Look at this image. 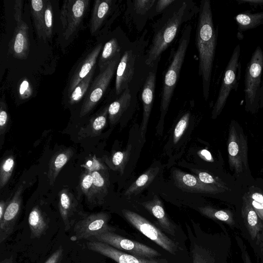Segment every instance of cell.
Here are the masks:
<instances>
[{
  "instance_id": "cell-1",
  "label": "cell",
  "mask_w": 263,
  "mask_h": 263,
  "mask_svg": "<svg viewBox=\"0 0 263 263\" xmlns=\"http://www.w3.org/2000/svg\"><path fill=\"white\" fill-rule=\"evenodd\" d=\"M185 226L191 263H228L231 241L223 225L222 232L214 234L206 232L194 221Z\"/></svg>"
},
{
  "instance_id": "cell-2",
  "label": "cell",
  "mask_w": 263,
  "mask_h": 263,
  "mask_svg": "<svg viewBox=\"0 0 263 263\" xmlns=\"http://www.w3.org/2000/svg\"><path fill=\"white\" fill-rule=\"evenodd\" d=\"M217 39L211 2L202 0L199 8L195 41L199 55V75L202 78L203 96L205 100L210 95Z\"/></svg>"
},
{
  "instance_id": "cell-3",
  "label": "cell",
  "mask_w": 263,
  "mask_h": 263,
  "mask_svg": "<svg viewBox=\"0 0 263 263\" xmlns=\"http://www.w3.org/2000/svg\"><path fill=\"white\" fill-rule=\"evenodd\" d=\"M262 72L263 51L258 45L247 65L245 74V109L252 114L260 108Z\"/></svg>"
},
{
  "instance_id": "cell-4",
  "label": "cell",
  "mask_w": 263,
  "mask_h": 263,
  "mask_svg": "<svg viewBox=\"0 0 263 263\" xmlns=\"http://www.w3.org/2000/svg\"><path fill=\"white\" fill-rule=\"evenodd\" d=\"M191 30V25H187L184 28L173 60L165 73L161 95V118H163L168 109L179 79L180 72L190 42Z\"/></svg>"
},
{
  "instance_id": "cell-5",
  "label": "cell",
  "mask_w": 263,
  "mask_h": 263,
  "mask_svg": "<svg viewBox=\"0 0 263 263\" xmlns=\"http://www.w3.org/2000/svg\"><path fill=\"white\" fill-rule=\"evenodd\" d=\"M187 5L186 2H183L167 22L155 33L146 60L147 65H153L174 40L183 23Z\"/></svg>"
},
{
  "instance_id": "cell-6",
  "label": "cell",
  "mask_w": 263,
  "mask_h": 263,
  "mask_svg": "<svg viewBox=\"0 0 263 263\" xmlns=\"http://www.w3.org/2000/svg\"><path fill=\"white\" fill-rule=\"evenodd\" d=\"M122 213L134 228L171 255H179L181 252H183V246L176 238L168 236L144 217L126 209L122 210Z\"/></svg>"
},
{
  "instance_id": "cell-7",
  "label": "cell",
  "mask_w": 263,
  "mask_h": 263,
  "mask_svg": "<svg viewBox=\"0 0 263 263\" xmlns=\"http://www.w3.org/2000/svg\"><path fill=\"white\" fill-rule=\"evenodd\" d=\"M240 46L234 48L225 69L218 96L212 111V118L216 119L222 111L231 91H236L241 78Z\"/></svg>"
},
{
  "instance_id": "cell-8",
  "label": "cell",
  "mask_w": 263,
  "mask_h": 263,
  "mask_svg": "<svg viewBox=\"0 0 263 263\" xmlns=\"http://www.w3.org/2000/svg\"><path fill=\"white\" fill-rule=\"evenodd\" d=\"M248 142L239 125L232 121L228 140V152L230 168L239 175L248 167Z\"/></svg>"
},
{
  "instance_id": "cell-9",
  "label": "cell",
  "mask_w": 263,
  "mask_h": 263,
  "mask_svg": "<svg viewBox=\"0 0 263 263\" xmlns=\"http://www.w3.org/2000/svg\"><path fill=\"white\" fill-rule=\"evenodd\" d=\"M90 240L107 243L120 251L144 258H156L162 254L156 250L139 242L123 237L113 232L107 231L94 236Z\"/></svg>"
},
{
  "instance_id": "cell-10",
  "label": "cell",
  "mask_w": 263,
  "mask_h": 263,
  "mask_svg": "<svg viewBox=\"0 0 263 263\" xmlns=\"http://www.w3.org/2000/svg\"><path fill=\"white\" fill-rule=\"evenodd\" d=\"M120 55L112 61L92 82L86 95L80 112L82 117L88 114L95 107L103 97L107 88L120 61Z\"/></svg>"
},
{
  "instance_id": "cell-11",
  "label": "cell",
  "mask_w": 263,
  "mask_h": 263,
  "mask_svg": "<svg viewBox=\"0 0 263 263\" xmlns=\"http://www.w3.org/2000/svg\"><path fill=\"white\" fill-rule=\"evenodd\" d=\"M89 4V0H65L60 11L63 35L68 39L81 25Z\"/></svg>"
},
{
  "instance_id": "cell-12",
  "label": "cell",
  "mask_w": 263,
  "mask_h": 263,
  "mask_svg": "<svg viewBox=\"0 0 263 263\" xmlns=\"http://www.w3.org/2000/svg\"><path fill=\"white\" fill-rule=\"evenodd\" d=\"M109 215L104 212L91 214L79 220L73 228V241L89 239L102 232L112 230L108 225Z\"/></svg>"
},
{
  "instance_id": "cell-13",
  "label": "cell",
  "mask_w": 263,
  "mask_h": 263,
  "mask_svg": "<svg viewBox=\"0 0 263 263\" xmlns=\"http://www.w3.org/2000/svg\"><path fill=\"white\" fill-rule=\"evenodd\" d=\"M87 248L115 261L117 263H170L166 258H144L120 251L102 242L89 240Z\"/></svg>"
},
{
  "instance_id": "cell-14",
  "label": "cell",
  "mask_w": 263,
  "mask_h": 263,
  "mask_svg": "<svg viewBox=\"0 0 263 263\" xmlns=\"http://www.w3.org/2000/svg\"><path fill=\"white\" fill-rule=\"evenodd\" d=\"M24 183L17 187L5 211L3 218L0 221V242L2 243L11 235L20 213Z\"/></svg>"
},
{
  "instance_id": "cell-15",
  "label": "cell",
  "mask_w": 263,
  "mask_h": 263,
  "mask_svg": "<svg viewBox=\"0 0 263 263\" xmlns=\"http://www.w3.org/2000/svg\"><path fill=\"white\" fill-rule=\"evenodd\" d=\"M242 220L240 231L250 245L256 241L263 231V221L246 197L241 211Z\"/></svg>"
},
{
  "instance_id": "cell-16",
  "label": "cell",
  "mask_w": 263,
  "mask_h": 263,
  "mask_svg": "<svg viewBox=\"0 0 263 263\" xmlns=\"http://www.w3.org/2000/svg\"><path fill=\"white\" fill-rule=\"evenodd\" d=\"M175 184L182 191L206 194H216L224 190L216 186L202 182L196 176L186 173L180 170L173 171Z\"/></svg>"
},
{
  "instance_id": "cell-17",
  "label": "cell",
  "mask_w": 263,
  "mask_h": 263,
  "mask_svg": "<svg viewBox=\"0 0 263 263\" xmlns=\"http://www.w3.org/2000/svg\"><path fill=\"white\" fill-rule=\"evenodd\" d=\"M141 204L157 219L158 225L164 232L174 238H178L179 230L167 217L162 202L157 195H155L152 200L142 202Z\"/></svg>"
},
{
  "instance_id": "cell-18",
  "label": "cell",
  "mask_w": 263,
  "mask_h": 263,
  "mask_svg": "<svg viewBox=\"0 0 263 263\" xmlns=\"http://www.w3.org/2000/svg\"><path fill=\"white\" fill-rule=\"evenodd\" d=\"M135 57L132 50H127L121 58L116 70V93L119 95L127 87L134 73Z\"/></svg>"
},
{
  "instance_id": "cell-19",
  "label": "cell",
  "mask_w": 263,
  "mask_h": 263,
  "mask_svg": "<svg viewBox=\"0 0 263 263\" xmlns=\"http://www.w3.org/2000/svg\"><path fill=\"white\" fill-rule=\"evenodd\" d=\"M28 26L23 20L16 23L13 36L9 43V51L15 58L24 60L29 53Z\"/></svg>"
},
{
  "instance_id": "cell-20",
  "label": "cell",
  "mask_w": 263,
  "mask_h": 263,
  "mask_svg": "<svg viewBox=\"0 0 263 263\" xmlns=\"http://www.w3.org/2000/svg\"><path fill=\"white\" fill-rule=\"evenodd\" d=\"M156 72L151 71L144 84L141 98L143 105V115L140 127L141 138L145 139L148 120L151 115L155 96Z\"/></svg>"
},
{
  "instance_id": "cell-21",
  "label": "cell",
  "mask_w": 263,
  "mask_h": 263,
  "mask_svg": "<svg viewBox=\"0 0 263 263\" xmlns=\"http://www.w3.org/2000/svg\"><path fill=\"white\" fill-rule=\"evenodd\" d=\"M59 209L63 221L65 230L67 231L72 227L78 214V202L71 193L63 189L59 193Z\"/></svg>"
},
{
  "instance_id": "cell-22",
  "label": "cell",
  "mask_w": 263,
  "mask_h": 263,
  "mask_svg": "<svg viewBox=\"0 0 263 263\" xmlns=\"http://www.w3.org/2000/svg\"><path fill=\"white\" fill-rule=\"evenodd\" d=\"M102 44L97 45L76 68L70 81L68 92L70 95L77 85L91 71L102 49Z\"/></svg>"
},
{
  "instance_id": "cell-23",
  "label": "cell",
  "mask_w": 263,
  "mask_h": 263,
  "mask_svg": "<svg viewBox=\"0 0 263 263\" xmlns=\"http://www.w3.org/2000/svg\"><path fill=\"white\" fill-rule=\"evenodd\" d=\"M112 0H96L93 4L90 20V32L93 34L100 29L109 15L112 6Z\"/></svg>"
},
{
  "instance_id": "cell-24",
  "label": "cell",
  "mask_w": 263,
  "mask_h": 263,
  "mask_svg": "<svg viewBox=\"0 0 263 263\" xmlns=\"http://www.w3.org/2000/svg\"><path fill=\"white\" fill-rule=\"evenodd\" d=\"M198 210L201 214L208 218L226 223L233 230L237 229L240 231L239 222L230 210L217 209L210 205L199 207Z\"/></svg>"
},
{
  "instance_id": "cell-25",
  "label": "cell",
  "mask_w": 263,
  "mask_h": 263,
  "mask_svg": "<svg viewBox=\"0 0 263 263\" xmlns=\"http://www.w3.org/2000/svg\"><path fill=\"white\" fill-rule=\"evenodd\" d=\"M73 155V150L71 148H67L57 152L52 157L49 162L47 174L50 185L54 184L62 168Z\"/></svg>"
},
{
  "instance_id": "cell-26",
  "label": "cell",
  "mask_w": 263,
  "mask_h": 263,
  "mask_svg": "<svg viewBox=\"0 0 263 263\" xmlns=\"http://www.w3.org/2000/svg\"><path fill=\"white\" fill-rule=\"evenodd\" d=\"M107 171H97L91 174L93 178V184L89 202L95 204L102 202L104 197L107 193L108 179L105 172Z\"/></svg>"
},
{
  "instance_id": "cell-27",
  "label": "cell",
  "mask_w": 263,
  "mask_h": 263,
  "mask_svg": "<svg viewBox=\"0 0 263 263\" xmlns=\"http://www.w3.org/2000/svg\"><path fill=\"white\" fill-rule=\"evenodd\" d=\"M28 224L31 238H40L45 233L48 228V222L45 214L39 206H34L30 211Z\"/></svg>"
},
{
  "instance_id": "cell-28",
  "label": "cell",
  "mask_w": 263,
  "mask_h": 263,
  "mask_svg": "<svg viewBox=\"0 0 263 263\" xmlns=\"http://www.w3.org/2000/svg\"><path fill=\"white\" fill-rule=\"evenodd\" d=\"M234 19L239 33H241L263 25V11L256 13L242 12L236 15Z\"/></svg>"
},
{
  "instance_id": "cell-29",
  "label": "cell",
  "mask_w": 263,
  "mask_h": 263,
  "mask_svg": "<svg viewBox=\"0 0 263 263\" xmlns=\"http://www.w3.org/2000/svg\"><path fill=\"white\" fill-rule=\"evenodd\" d=\"M131 94L129 87L126 88L120 97L108 106V118L111 124H115L130 105Z\"/></svg>"
},
{
  "instance_id": "cell-30",
  "label": "cell",
  "mask_w": 263,
  "mask_h": 263,
  "mask_svg": "<svg viewBox=\"0 0 263 263\" xmlns=\"http://www.w3.org/2000/svg\"><path fill=\"white\" fill-rule=\"evenodd\" d=\"M108 115V106H107L92 118L86 127L80 130L79 133L80 137H94L99 135L106 125Z\"/></svg>"
},
{
  "instance_id": "cell-31",
  "label": "cell",
  "mask_w": 263,
  "mask_h": 263,
  "mask_svg": "<svg viewBox=\"0 0 263 263\" xmlns=\"http://www.w3.org/2000/svg\"><path fill=\"white\" fill-rule=\"evenodd\" d=\"M47 0L31 1V12L34 20L37 35L40 39L46 40L44 25V13Z\"/></svg>"
},
{
  "instance_id": "cell-32",
  "label": "cell",
  "mask_w": 263,
  "mask_h": 263,
  "mask_svg": "<svg viewBox=\"0 0 263 263\" xmlns=\"http://www.w3.org/2000/svg\"><path fill=\"white\" fill-rule=\"evenodd\" d=\"M158 167H152L141 175L125 191L124 195L126 197L136 195L151 183L158 173Z\"/></svg>"
},
{
  "instance_id": "cell-33",
  "label": "cell",
  "mask_w": 263,
  "mask_h": 263,
  "mask_svg": "<svg viewBox=\"0 0 263 263\" xmlns=\"http://www.w3.org/2000/svg\"><path fill=\"white\" fill-rule=\"evenodd\" d=\"M120 49L119 43L115 38L111 39L105 43L99 59L98 65L100 71L120 55Z\"/></svg>"
},
{
  "instance_id": "cell-34",
  "label": "cell",
  "mask_w": 263,
  "mask_h": 263,
  "mask_svg": "<svg viewBox=\"0 0 263 263\" xmlns=\"http://www.w3.org/2000/svg\"><path fill=\"white\" fill-rule=\"evenodd\" d=\"M132 151V145H128L126 150L115 152L110 158H105V161L114 170L122 174L128 161Z\"/></svg>"
},
{
  "instance_id": "cell-35",
  "label": "cell",
  "mask_w": 263,
  "mask_h": 263,
  "mask_svg": "<svg viewBox=\"0 0 263 263\" xmlns=\"http://www.w3.org/2000/svg\"><path fill=\"white\" fill-rule=\"evenodd\" d=\"M95 69L96 66H95L90 72L77 85L72 92L69 95V102L71 104H74L79 102L85 95L91 84Z\"/></svg>"
},
{
  "instance_id": "cell-36",
  "label": "cell",
  "mask_w": 263,
  "mask_h": 263,
  "mask_svg": "<svg viewBox=\"0 0 263 263\" xmlns=\"http://www.w3.org/2000/svg\"><path fill=\"white\" fill-rule=\"evenodd\" d=\"M14 165V158L12 155L7 156L2 160L0 167L1 189L3 188L10 180Z\"/></svg>"
},
{
  "instance_id": "cell-37",
  "label": "cell",
  "mask_w": 263,
  "mask_h": 263,
  "mask_svg": "<svg viewBox=\"0 0 263 263\" xmlns=\"http://www.w3.org/2000/svg\"><path fill=\"white\" fill-rule=\"evenodd\" d=\"M196 176L203 183L219 187L224 191L229 189L226 183L220 179L209 174V173L200 170L193 169Z\"/></svg>"
},
{
  "instance_id": "cell-38",
  "label": "cell",
  "mask_w": 263,
  "mask_h": 263,
  "mask_svg": "<svg viewBox=\"0 0 263 263\" xmlns=\"http://www.w3.org/2000/svg\"><path fill=\"white\" fill-rule=\"evenodd\" d=\"M190 116V114L189 112L185 113L177 123L173 135V142L174 144H176L179 141L187 127Z\"/></svg>"
},
{
  "instance_id": "cell-39",
  "label": "cell",
  "mask_w": 263,
  "mask_h": 263,
  "mask_svg": "<svg viewBox=\"0 0 263 263\" xmlns=\"http://www.w3.org/2000/svg\"><path fill=\"white\" fill-rule=\"evenodd\" d=\"M53 12L51 3L47 0L44 13V25L46 39L51 37L52 32Z\"/></svg>"
},
{
  "instance_id": "cell-40",
  "label": "cell",
  "mask_w": 263,
  "mask_h": 263,
  "mask_svg": "<svg viewBox=\"0 0 263 263\" xmlns=\"http://www.w3.org/2000/svg\"><path fill=\"white\" fill-rule=\"evenodd\" d=\"M80 184L82 192L89 201L93 184V178L91 174L85 171L81 177Z\"/></svg>"
},
{
  "instance_id": "cell-41",
  "label": "cell",
  "mask_w": 263,
  "mask_h": 263,
  "mask_svg": "<svg viewBox=\"0 0 263 263\" xmlns=\"http://www.w3.org/2000/svg\"><path fill=\"white\" fill-rule=\"evenodd\" d=\"M4 96L0 102V135H4L7 131L9 117Z\"/></svg>"
},
{
  "instance_id": "cell-42",
  "label": "cell",
  "mask_w": 263,
  "mask_h": 263,
  "mask_svg": "<svg viewBox=\"0 0 263 263\" xmlns=\"http://www.w3.org/2000/svg\"><path fill=\"white\" fill-rule=\"evenodd\" d=\"M18 96L20 99L26 100L29 99L32 95V86L27 78L21 80L18 86Z\"/></svg>"
},
{
  "instance_id": "cell-43",
  "label": "cell",
  "mask_w": 263,
  "mask_h": 263,
  "mask_svg": "<svg viewBox=\"0 0 263 263\" xmlns=\"http://www.w3.org/2000/svg\"><path fill=\"white\" fill-rule=\"evenodd\" d=\"M155 0H137L134 2V9L139 14H145L154 5Z\"/></svg>"
},
{
  "instance_id": "cell-44",
  "label": "cell",
  "mask_w": 263,
  "mask_h": 263,
  "mask_svg": "<svg viewBox=\"0 0 263 263\" xmlns=\"http://www.w3.org/2000/svg\"><path fill=\"white\" fill-rule=\"evenodd\" d=\"M255 254L257 263H263V231L257 239L250 244Z\"/></svg>"
},
{
  "instance_id": "cell-45",
  "label": "cell",
  "mask_w": 263,
  "mask_h": 263,
  "mask_svg": "<svg viewBox=\"0 0 263 263\" xmlns=\"http://www.w3.org/2000/svg\"><path fill=\"white\" fill-rule=\"evenodd\" d=\"M83 167L85 168V171L90 173L97 171H107V167L95 157L88 160Z\"/></svg>"
},
{
  "instance_id": "cell-46",
  "label": "cell",
  "mask_w": 263,
  "mask_h": 263,
  "mask_svg": "<svg viewBox=\"0 0 263 263\" xmlns=\"http://www.w3.org/2000/svg\"><path fill=\"white\" fill-rule=\"evenodd\" d=\"M235 240L240 250L243 263H252L247 250V247L242 238L239 235H236Z\"/></svg>"
},
{
  "instance_id": "cell-47",
  "label": "cell",
  "mask_w": 263,
  "mask_h": 263,
  "mask_svg": "<svg viewBox=\"0 0 263 263\" xmlns=\"http://www.w3.org/2000/svg\"><path fill=\"white\" fill-rule=\"evenodd\" d=\"M23 1L21 0H16L14 2V18L15 22L18 23L22 20V8Z\"/></svg>"
},
{
  "instance_id": "cell-48",
  "label": "cell",
  "mask_w": 263,
  "mask_h": 263,
  "mask_svg": "<svg viewBox=\"0 0 263 263\" xmlns=\"http://www.w3.org/2000/svg\"><path fill=\"white\" fill-rule=\"evenodd\" d=\"M64 250L60 248L54 252L45 263H61L63 257Z\"/></svg>"
},
{
  "instance_id": "cell-49",
  "label": "cell",
  "mask_w": 263,
  "mask_h": 263,
  "mask_svg": "<svg viewBox=\"0 0 263 263\" xmlns=\"http://www.w3.org/2000/svg\"><path fill=\"white\" fill-rule=\"evenodd\" d=\"M175 2L174 0H160L157 1L156 5V12H161L172 3Z\"/></svg>"
},
{
  "instance_id": "cell-50",
  "label": "cell",
  "mask_w": 263,
  "mask_h": 263,
  "mask_svg": "<svg viewBox=\"0 0 263 263\" xmlns=\"http://www.w3.org/2000/svg\"><path fill=\"white\" fill-rule=\"evenodd\" d=\"M236 2L239 4H248L255 8L263 6V0H236Z\"/></svg>"
},
{
  "instance_id": "cell-51",
  "label": "cell",
  "mask_w": 263,
  "mask_h": 263,
  "mask_svg": "<svg viewBox=\"0 0 263 263\" xmlns=\"http://www.w3.org/2000/svg\"><path fill=\"white\" fill-rule=\"evenodd\" d=\"M247 197L256 202L263 203V193L254 192L248 195Z\"/></svg>"
},
{
  "instance_id": "cell-52",
  "label": "cell",
  "mask_w": 263,
  "mask_h": 263,
  "mask_svg": "<svg viewBox=\"0 0 263 263\" xmlns=\"http://www.w3.org/2000/svg\"><path fill=\"white\" fill-rule=\"evenodd\" d=\"M10 200L6 201L2 200L0 202V221L2 220L6 208L8 205Z\"/></svg>"
},
{
  "instance_id": "cell-53",
  "label": "cell",
  "mask_w": 263,
  "mask_h": 263,
  "mask_svg": "<svg viewBox=\"0 0 263 263\" xmlns=\"http://www.w3.org/2000/svg\"><path fill=\"white\" fill-rule=\"evenodd\" d=\"M199 155L201 157L207 161H211L212 160V157L211 153L206 149L201 150L200 152Z\"/></svg>"
},
{
  "instance_id": "cell-54",
  "label": "cell",
  "mask_w": 263,
  "mask_h": 263,
  "mask_svg": "<svg viewBox=\"0 0 263 263\" xmlns=\"http://www.w3.org/2000/svg\"><path fill=\"white\" fill-rule=\"evenodd\" d=\"M13 262V257L11 256L9 258H6L5 259L3 260L1 263H12Z\"/></svg>"
},
{
  "instance_id": "cell-55",
  "label": "cell",
  "mask_w": 263,
  "mask_h": 263,
  "mask_svg": "<svg viewBox=\"0 0 263 263\" xmlns=\"http://www.w3.org/2000/svg\"><path fill=\"white\" fill-rule=\"evenodd\" d=\"M262 107H263V81L262 82V86H261V95L260 102V108H261Z\"/></svg>"
}]
</instances>
